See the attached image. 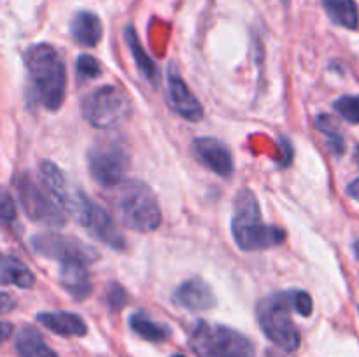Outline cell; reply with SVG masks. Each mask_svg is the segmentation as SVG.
Listing matches in <instances>:
<instances>
[{
	"mask_svg": "<svg viewBox=\"0 0 359 357\" xmlns=\"http://www.w3.org/2000/svg\"><path fill=\"white\" fill-rule=\"evenodd\" d=\"M25 65L30 74L39 102L48 111H58L65 100L67 74L56 49L49 44L32 46L25 52Z\"/></svg>",
	"mask_w": 359,
	"mask_h": 357,
	"instance_id": "1",
	"label": "cell"
},
{
	"mask_svg": "<svg viewBox=\"0 0 359 357\" xmlns=\"http://www.w3.org/2000/svg\"><path fill=\"white\" fill-rule=\"evenodd\" d=\"M233 206L231 233L242 251H265L286 240V233L280 227L263 223L259 203L251 189H242Z\"/></svg>",
	"mask_w": 359,
	"mask_h": 357,
	"instance_id": "2",
	"label": "cell"
},
{
	"mask_svg": "<svg viewBox=\"0 0 359 357\" xmlns=\"http://www.w3.org/2000/svg\"><path fill=\"white\" fill-rule=\"evenodd\" d=\"M114 210L123 226L139 233H151L161 224L160 203L144 182L128 181L119 184Z\"/></svg>",
	"mask_w": 359,
	"mask_h": 357,
	"instance_id": "3",
	"label": "cell"
},
{
	"mask_svg": "<svg viewBox=\"0 0 359 357\" xmlns=\"http://www.w3.org/2000/svg\"><path fill=\"white\" fill-rule=\"evenodd\" d=\"M189 346L198 357H255V345L235 329L198 321L189 332Z\"/></svg>",
	"mask_w": 359,
	"mask_h": 357,
	"instance_id": "4",
	"label": "cell"
},
{
	"mask_svg": "<svg viewBox=\"0 0 359 357\" xmlns=\"http://www.w3.org/2000/svg\"><path fill=\"white\" fill-rule=\"evenodd\" d=\"M290 312L286 290L270 294L258 304L259 328L266 338L284 352H294L300 346V331L294 326Z\"/></svg>",
	"mask_w": 359,
	"mask_h": 357,
	"instance_id": "5",
	"label": "cell"
},
{
	"mask_svg": "<svg viewBox=\"0 0 359 357\" xmlns=\"http://www.w3.org/2000/svg\"><path fill=\"white\" fill-rule=\"evenodd\" d=\"M132 114L128 94L118 86H102L91 91L83 102V115L98 130H111L121 125Z\"/></svg>",
	"mask_w": 359,
	"mask_h": 357,
	"instance_id": "6",
	"label": "cell"
},
{
	"mask_svg": "<svg viewBox=\"0 0 359 357\" xmlns=\"http://www.w3.org/2000/svg\"><path fill=\"white\" fill-rule=\"evenodd\" d=\"M88 168L102 188L123 184L130 168L128 147L119 139L100 140L88 153Z\"/></svg>",
	"mask_w": 359,
	"mask_h": 357,
	"instance_id": "7",
	"label": "cell"
},
{
	"mask_svg": "<svg viewBox=\"0 0 359 357\" xmlns=\"http://www.w3.org/2000/svg\"><path fill=\"white\" fill-rule=\"evenodd\" d=\"M14 189H16L18 198H20L25 214L32 220L49 224V226L55 227H62L65 224V220H63L65 217H63L58 203L48 192L42 191L30 175L18 174L14 177Z\"/></svg>",
	"mask_w": 359,
	"mask_h": 357,
	"instance_id": "8",
	"label": "cell"
},
{
	"mask_svg": "<svg viewBox=\"0 0 359 357\" xmlns=\"http://www.w3.org/2000/svg\"><path fill=\"white\" fill-rule=\"evenodd\" d=\"M32 247L39 255L56 259L60 262H93L98 259V252L91 245L74 237L60 233H39L32 238Z\"/></svg>",
	"mask_w": 359,
	"mask_h": 357,
	"instance_id": "9",
	"label": "cell"
},
{
	"mask_svg": "<svg viewBox=\"0 0 359 357\" xmlns=\"http://www.w3.org/2000/svg\"><path fill=\"white\" fill-rule=\"evenodd\" d=\"M167 79V100L168 105L172 107V111L177 112L181 118L188 119V121H200V119L203 118L202 104L196 100L195 94L189 91L188 86H186L181 74H179L174 66H170Z\"/></svg>",
	"mask_w": 359,
	"mask_h": 357,
	"instance_id": "10",
	"label": "cell"
},
{
	"mask_svg": "<svg viewBox=\"0 0 359 357\" xmlns=\"http://www.w3.org/2000/svg\"><path fill=\"white\" fill-rule=\"evenodd\" d=\"M193 153L209 170L221 177H230L233 174V158L230 149L212 136H200L193 142Z\"/></svg>",
	"mask_w": 359,
	"mask_h": 357,
	"instance_id": "11",
	"label": "cell"
},
{
	"mask_svg": "<svg viewBox=\"0 0 359 357\" xmlns=\"http://www.w3.org/2000/svg\"><path fill=\"white\" fill-rule=\"evenodd\" d=\"M174 301L189 312H205L216 307V296L207 282L202 279H191L182 282L175 289Z\"/></svg>",
	"mask_w": 359,
	"mask_h": 357,
	"instance_id": "12",
	"label": "cell"
},
{
	"mask_svg": "<svg viewBox=\"0 0 359 357\" xmlns=\"http://www.w3.org/2000/svg\"><path fill=\"white\" fill-rule=\"evenodd\" d=\"M60 282L63 289L76 300H86L91 294L93 284H91L90 273L86 265L83 262H62L60 266Z\"/></svg>",
	"mask_w": 359,
	"mask_h": 357,
	"instance_id": "13",
	"label": "cell"
},
{
	"mask_svg": "<svg viewBox=\"0 0 359 357\" xmlns=\"http://www.w3.org/2000/svg\"><path fill=\"white\" fill-rule=\"evenodd\" d=\"M37 321L46 329L60 336H84L88 332L83 317L70 312H44L37 315Z\"/></svg>",
	"mask_w": 359,
	"mask_h": 357,
	"instance_id": "14",
	"label": "cell"
},
{
	"mask_svg": "<svg viewBox=\"0 0 359 357\" xmlns=\"http://www.w3.org/2000/svg\"><path fill=\"white\" fill-rule=\"evenodd\" d=\"M70 31L77 44L84 46V48H95L100 42L104 28H102V21L97 14L90 13V10H81L70 23Z\"/></svg>",
	"mask_w": 359,
	"mask_h": 357,
	"instance_id": "15",
	"label": "cell"
},
{
	"mask_svg": "<svg viewBox=\"0 0 359 357\" xmlns=\"http://www.w3.org/2000/svg\"><path fill=\"white\" fill-rule=\"evenodd\" d=\"M16 352L20 357H58L55 350L49 349L41 332L30 326H25L18 332Z\"/></svg>",
	"mask_w": 359,
	"mask_h": 357,
	"instance_id": "16",
	"label": "cell"
},
{
	"mask_svg": "<svg viewBox=\"0 0 359 357\" xmlns=\"http://www.w3.org/2000/svg\"><path fill=\"white\" fill-rule=\"evenodd\" d=\"M0 284L30 289L35 284V276L27 266L14 258H4L0 261Z\"/></svg>",
	"mask_w": 359,
	"mask_h": 357,
	"instance_id": "17",
	"label": "cell"
},
{
	"mask_svg": "<svg viewBox=\"0 0 359 357\" xmlns=\"http://www.w3.org/2000/svg\"><path fill=\"white\" fill-rule=\"evenodd\" d=\"M125 38H126V44H128L130 51H132L133 59H135L139 72L142 74V76L146 77L149 83L156 84L158 77H160V72H158L156 63H154L153 59H151L149 56L146 55V51H144L142 44H140L139 37H137V31L133 30V27H126Z\"/></svg>",
	"mask_w": 359,
	"mask_h": 357,
	"instance_id": "18",
	"label": "cell"
},
{
	"mask_svg": "<svg viewBox=\"0 0 359 357\" xmlns=\"http://www.w3.org/2000/svg\"><path fill=\"white\" fill-rule=\"evenodd\" d=\"M323 6L333 23L349 30H356L359 16L354 0H323Z\"/></svg>",
	"mask_w": 359,
	"mask_h": 357,
	"instance_id": "19",
	"label": "cell"
},
{
	"mask_svg": "<svg viewBox=\"0 0 359 357\" xmlns=\"http://www.w3.org/2000/svg\"><path fill=\"white\" fill-rule=\"evenodd\" d=\"M130 328L135 335L147 340V342H163L168 338V329L154 322L146 314H133L130 317Z\"/></svg>",
	"mask_w": 359,
	"mask_h": 357,
	"instance_id": "20",
	"label": "cell"
},
{
	"mask_svg": "<svg viewBox=\"0 0 359 357\" xmlns=\"http://www.w3.org/2000/svg\"><path fill=\"white\" fill-rule=\"evenodd\" d=\"M316 126H318L319 132H323L328 139V147L335 156H342L346 153V140H344L342 133L337 128L335 119L330 118V115L323 114L316 119Z\"/></svg>",
	"mask_w": 359,
	"mask_h": 357,
	"instance_id": "21",
	"label": "cell"
},
{
	"mask_svg": "<svg viewBox=\"0 0 359 357\" xmlns=\"http://www.w3.org/2000/svg\"><path fill=\"white\" fill-rule=\"evenodd\" d=\"M333 108L351 125H359V94H344L337 98Z\"/></svg>",
	"mask_w": 359,
	"mask_h": 357,
	"instance_id": "22",
	"label": "cell"
},
{
	"mask_svg": "<svg viewBox=\"0 0 359 357\" xmlns=\"http://www.w3.org/2000/svg\"><path fill=\"white\" fill-rule=\"evenodd\" d=\"M287 301H290L291 310H294L297 314H300L302 317H309L314 310V303H312L311 294L305 293V290H286Z\"/></svg>",
	"mask_w": 359,
	"mask_h": 357,
	"instance_id": "23",
	"label": "cell"
},
{
	"mask_svg": "<svg viewBox=\"0 0 359 357\" xmlns=\"http://www.w3.org/2000/svg\"><path fill=\"white\" fill-rule=\"evenodd\" d=\"M16 219V203L4 186H0V224H11Z\"/></svg>",
	"mask_w": 359,
	"mask_h": 357,
	"instance_id": "24",
	"label": "cell"
},
{
	"mask_svg": "<svg viewBox=\"0 0 359 357\" xmlns=\"http://www.w3.org/2000/svg\"><path fill=\"white\" fill-rule=\"evenodd\" d=\"M77 74H79L83 79H95L102 74L100 63L90 55H81L77 59Z\"/></svg>",
	"mask_w": 359,
	"mask_h": 357,
	"instance_id": "25",
	"label": "cell"
},
{
	"mask_svg": "<svg viewBox=\"0 0 359 357\" xmlns=\"http://www.w3.org/2000/svg\"><path fill=\"white\" fill-rule=\"evenodd\" d=\"M107 303H109V308L114 312L125 307V303H126L125 289L119 286H116V284H112L111 289L107 290Z\"/></svg>",
	"mask_w": 359,
	"mask_h": 357,
	"instance_id": "26",
	"label": "cell"
},
{
	"mask_svg": "<svg viewBox=\"0 0 359 357\" xmlns=\"http://www.w3.org/2000/svg\"><path fill=\"white\" fill-rule=\"evenodd\" d=\"M14 307H16L14 298L7 293H0V315L9 314L11 310H14Z\"/></svg>",
	"mask_w": 359,
	"mask_h": 357,
	"instance_id": "27",
	"label": "cell"
},
{
	"mask_svg": "<svg viewBox=\"0 0 359 357\" xmlns=\"http://www.w3.org/2000/svg\"><path fill=\"white\" fill-rule=\"evenodd\" d=\"M11 335H13V324H9V322H0V345L4 342H7L11 338Z\"/></svg>",
	"mask_w": 359,
	"mask_h": 357,
	"instance_id": "28",
	"label": "cell"
},
{
	"mask_svg": "<svg viewBox=\"0 0 359 357\" xmlns=\"http://www.w3.org/2000/svg\"><path fill=\"white\" fill-rule=\"evenodd\" d=\"M347 195L353 200H356V202H359V177L354 178V181L347 186Z\"/></svg>",
	"mask_w": 359,
	"mask_h": 357,
	"instance_id": "29",
	"label": "cell"
},
{
	"mask_svg": "<svg viewBox=\"0 0 359 357\" xmlns=\"http://www.w3.org/2000/svg\"><path fill=\"white\" fill-rule=\"evenodd\" d=\"M354 254H356V258L359 259V240H356V244H354Z\"/></svg>",
	"mask_w": 359,
	"mask_h": 357,
	"instance_id": "30",
	"label": "cell"
},
{
	"mask_svg": "<svg viewBox=\"0 0 359 357\" xmlns=\"http://www.w3.org/2000/svg\"><path fill=\"white\" fill-rule=\"evenodd\" d=\"M354 160H356V163L359 164V146L356 147V153H354Z\"/></svg>",
	"mask_w": 359,
	"mask_h": 357,
	"instance_id": "31",
	"label": "cell"
},
{
	"mask_svg": "<svg viewBox=\"0 0 359 357\" xmlns=\"http://www.w3.org/2000/svg\"><path fill=\"white\" fill-rule=\"evenodd\" d=\"M172 357H186V356H182V354H175V356H172Z\"/></svg>",
	"mask_w": 359,
	"mask_h": 357,
	"instance_id": "32",
	"label": "cell"
},
{
	"mask_svg": "<svg viewBox=\"0 0 359 357\" xmlns=\"http://www.w3.org/2000/svg\"><path fill=\"white\" fill-rule=\"evenodd\" d=\"M283 2H284V4H287V2H290V0H283Z\"/></svg>",
	"mask_w": 359,
	"mask_h": 357,
	"instance_id": "33",
	"label": "cell"
}]
</instances>
